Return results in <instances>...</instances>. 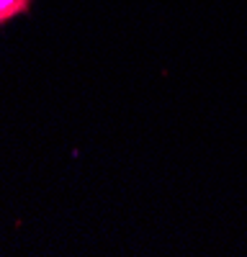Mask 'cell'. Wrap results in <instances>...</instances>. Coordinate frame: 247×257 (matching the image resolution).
I'll use <instances>...</instances> for the list:
<instances>
[{
    "mask_svg": "<svg viewBox=\"0 0 247 257\" xmlns=\"http://www.w3.org/2000/svg\"><path fill=\"white\" fill-rule=\"evenodd\" d=\"M34 13V0H0V31L13 21L29 18Z\"/></svg>",
    "mask_w": 247,
    "mask_h": 257,
    "instance_id": "6da1fadb",
    "label": "cell"
}]
</instances>
